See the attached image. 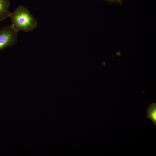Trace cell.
I'll return each mask as SVG.
<instances>
[{"instance_id":"6da1fadb","label":"cell","mask_w":156,"mask_h":156,"mask_svg":"<svg viewBox=\"0 0 156 156\" xmlns=\"http://www.w3.org/2000/svg\"><path fill=\"white\" fill-rule=\"evenodd\" d=\"M11 20V25L17 32L23 31L29 32L35 29L37 26L36 19L29 10L24 6L20 5L9 17Z\"/></svg>"},{"instance_id":"7a4b0ae2","label":"cell","mask_w":156,"mask_h":156,"mask_svg":"<svg viewBox=\"0 0 156 156\" xmlns=\"http://www.w3.org/2000/svg\"><path fill=\"white\" fill-rule=\"evenodd\" d=\"M18 33L10 25L4 26L0 29V51L17 43Z\"/></svg>"},{"instance_id":"3957f363","label":"cell","mask_w":156,"mask_h":156,"mask_svg":"<svg viewBox=\"0 0 156 156\" xmlns=\"http://www.w3.org/2000/svg\"><path fill=\"white\" fill-rule=\"evenodd\" d=\"M10 1L9 0H0V21H3L9 17Z\"/></svg>"},{"instance_id":"277c9868","label":"cell","mask_w":156,"mask_h":156,"mask_svg":"<svg viewBox=\"0 0 156 156\" xmlns=\"http://www.w3.org/2000/svg\"><path fill=\"white\" fill-rule=\"evenodd\" d=\"M147 116L156 127V103L151 104L147 108Z\"/></svg>"},{"instance_id":"5b68a950","label":"cell","mask_w":156,"mask_h":156,"mask_svg":"<svg viewBox=\"0 0 156 156\" xmlns=\"http://www.w3.org/2000/svg\"><path fill=\"white\" fill-rule=\"evenodd\" d=\"M106 1L112 2H117L120 4H121L122 3L121 0H105Z\"/></svg>"}]
</instances>
